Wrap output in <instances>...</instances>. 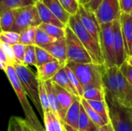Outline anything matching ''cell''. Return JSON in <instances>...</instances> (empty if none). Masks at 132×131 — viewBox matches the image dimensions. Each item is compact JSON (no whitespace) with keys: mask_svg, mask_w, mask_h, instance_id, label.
Masks as SVG:
<instances>
[{"mask_svg":"<svg viewBox=\"0 0 132 131\" xmlns=\"http://www.w3.org/2000/svg\"><path fill=\"white\" fill-rule=\"evenodd\" d=\"M5 73L6 74L9 83H11L16 94V97L21 104V107L23 110V113L25 114V120L36 131H46L45 128H43L40 121L37 118V116L35 113L31 104L27 100V94L22 86V84L16 74L14 66H9L6 70L5 71Z\"/></svg>","mask_w":132,"mask_h":131,"instance_id":"obj_1","label":"cell"},{"mask_svg":"<svg viewBox=\"0 0 132 131\" xmlns=\"http://www.w3.org/2000/svg\"><path fill=\"white\" fill-rule=\"evenodd\" d=\"M67 25L73 30L86 48L93 60V63L104 66V59L101 53L100 43L83 25L78 14L70 17Z\"/></svg>","mask_w":132,"mask_h":131,"instance_id":"obj_2","label":"cell"},{"mask_svg":"<svg viewBox=\"0 0 132 131\" xmlns=\"http://www.w3.org/2000/svg\"><path fill=\"white\" fill-rule=\"evenodd\" d=\"M67 65L75 73L84 88L89 85H94L104 90L103 81L104 66L94 63L87 64L69 63Z\"/></svg>","mask_w":132,"mask_h":131,"instance_id":"obj_3","label":"cell"},{"mask_svg":"<svg viewBox=\"0 0 132 131\" xmlns=\"http://www.w3.org/2000/svg\"><path fill=\"white\" fill-rule=\"evenodd\" d=\"M16 74L19 79L22 88L26 93L27 96L31 99L32 103L36 107L39 115L43 119L44 113L41 106L39 99V83L36 75L25 65L15 64L14 65Z\"/></svg>","mask_w":132,"mask_h":131,"instance_id":"obj_4","label":"cell"},{"mask_svg":"<svg viewBox=\"0 0 132 131\" xmlns=\"http://www.w3.org/2000/svg\"><path fill=\"white\" fill-rule=\"evenodd\" d=\"M65 39L67 43V63H74L87 64L93 63L89 53L68 25L66 27Z\"/></svg>","mask_w":132,"mask_h":131,"instance_id":"obj_5","label":"cell"},{"mask_svg":"<svg viewBox=\"0 0 132 131\" xmlns=\"http://www.w3.org/2000/svg\"><path fill=\"white\" fill-rule=\"evenodd\" d=\"M110 122L114 131H132V107L118 102H107Z\"/></svg>","mask_w":132,"mask_h":131,"instance_id":"obj_6","label":"cell"},{"mask_svg":"<svg viewBox=\"0 0 132 131\" xmlns=\"http://www.w3.org/2000/svg\"><path fill=\"white\" fill-rule=\"evenodd\" d=\"M100 46L104 59V67L116 66L113 22L101 25Z\"/></svg>","mask_w":132,"mask_h":131,"instance_id":"obj_7","label":"cell"},{"mask_svg":"<svg viewBox=\"0 0 132 131\" xmlns=\"http://www.w3.org/2000/svg\"><path fill=\"white\" fill-rule=\"evenodd\" d=\"M41 24L37 8L35 4H32L18 9L15 21L11 31L20 34L28 28L39 27Z\"/></svg>","mask_w":132,"mask_h":131,"instance_id":"obj_8","label":"cell"},{"mask_svg":"<svg viewBox=\"0 0 132 131\" xmlns=\"http://www.w3.org/2000/svg\"><path fill=\"white\" fill-rule=\"evenodd\" d=\"M119 68L117 66L105 68L103 76L104 88L105 92V99L107 102L120 103L118 73Z\"/></svg>","mask_w":132,"mask_h":131,"instance_id":"obj_9","label":"cell"},{"mask_svg":"<svg viewBox=\"0 0 132 131\" xmlns=\"http://www.w3.org/2000/svg\"><path fill=\"white\" fill-rule=\"evenodd\" d=\"M96 17L101 25L112 23L119 20L121 10L119 0H103L97 11Z\"/></svg>","mask_w":132,"mask_h":131,"instance_id":"obj_10","label":"cell"},{"mask_svg":"<svg viewBox=\"0 0 132 131\" xmlns=\"http://www.w3.org/2000/svg\"><path fill=\"white\" fill-rule=\"evenodd\" d=\"M78 15L85 29L100 43L101 24L99 23L95 13L87 9L84 5L80 4Z\"/></svg>","mask_w":132,"mask_h":131,"instance_id":"obj_11","label":"cell"},{"mask_svg":"<svg viewBox=\"0 0 132 131\" xmlns=\"http://www.w3.org/2000/svg\"><path fill=\"white\" fill-rule=\"evenodd\" d=\"M114 36V52L116 59V66L119 68L128 59V54L125 49L124 39L122 36L120 20L113 22Z\"/></svg>","mask_w":132,"mask_h":131,"instance_id":"obj_12","label":"cell"},{"mask_svg":"<svg viewBox=\"0 0 132 131\" xmlns=\"http://www.w3.org/2000/svg\"><path fill=\"white\" fill-rule=\"evenodd\" d=\"M120 25L124 39L126 52L128 56H132V17L130 14L121 12Z\"/></svg>","mask_w":132,"mask_h":131,"instance_id":"obj_13","label":"cell"},{"mask_svg":"<svg viewBox=\"0 0 132 131\" xmlns=\"http://www.w3.org/2000/svg\"><path fill=\"white\" fill-rule=\"evenodd\" d=\"M46 49L56 60L60 62L63 66L67 64V53L66 39H58L56 42L50 43L43 47Z\"/></svg>","mask_w":132,"mask_h":131,"instance_id":"obj_14","label":"cell"},{"mask_svg":"<svg viewBox=\"0 0 132 131\" xmlns=\"http://www.w3.org/2000/svg\"><path fill=\"white\" fill-rule=\"evenodd\" d=\"M65 66L61 64L57 60L48 63L43 66L36 67L37 73L36 76L39 80L46 82L51 80L54 76Z\"/></svg>","mask_w":132,"mask_h":131,"instance_id":"obj_15","label":"cell"},{"mask_svg":"<svg viewBox=\"0 0 132 131\" xmlns=\"http://www.w3.org/2000/svg\"><path fill=\"white\" fill-rule=\"evenodd\" d=\"M118 77L119 83L120 103L125 107H132V86L121 74L120 70H118Z\"/></svg>","mask_w":132,"mask_h":131,"instance_id":"obj_16","label":"cell"},{"mask_svg":"<svg viewBox=\"0 0 132 131\" xmlns=\"http://www.w3.org/2000/svg\"><path fill=\"white\" fill-rule=\"evenodd\" d=\"M39 18L41 19L42 23L45 24H50V25H54L61 28H66L67 25H65L46 6V5L40 0L35 3Z\"/></svg>","mask_w":132,"mask_h":131,"instance_id":"obj_17","label":"cell"},{"mask_svg":"<svg viewBox=\"0 0 132 131\" xmlns=\"http://www.w3.org/2000/svg\"><path fill=\"white\" fill-rule=\"evenodd\" d=\"M54 88L56 90V96L58 98L59 103H60L61 110H62V113H63V120H64L67 110L71 107L75 98L77 97H75L71 93H70L69 91H67V90L63 89V87L60 86L59 85H57L56 83H54Z\"/></svg>","mask_w":132,"mask_h":131,"instance_id":"obj_18","label":"cell"},{"mask_svg":"<svg viewBox=\"0 0 132 131\" xmlns=\"http://www.w3.org/2000/svg\"><path fill=\"white\" fill-rule=\"evenodd\" d=\"M47 94H48V98H49V103H50V111L53 113L54 114L57 115L60 119L61 120L63 124L64 123L63 113H62V110L60 107V105L58 101V98L56 93V90L54 88V83L52 80H49L45 82Z\"/></svg>","mask_w":132,"mask_h":131,"instance_id":"obj_19","label":"cell"},{"mask_svg":"<svg viewBox=\"0 0 132 131\" xmlns=\"http://www.w3.org/2000/svg\"><path fill=\"white\" fill-rule=\"evenodd\" d=\"M80 108H81V98L76 97L71 107L69 108V110L66 113L64 123L75 129H79V119H80Z\"/></svg>","mask_w":132,"mask_h":131,"instance_id":"obj_20","label":"cell"},{"mask_svg":"<svg viewBox=\"0 0 132 131\" xmlns=\"http://www.w3.org/2000/svg\"><path fill=\"white\" fill-rule=\"evenodd\" d=\"M46 6L65 25H67L71 15L64 9L59 0H41Z\"/></svg>","mask_w":132,"mask_h":131,"instance_id":"obj_21","label":"cell"},{"mask_svg":"<svg viewBox=\"0 0 132 131\" xmlns=\"http://www.w3.org/2000/svg\"><path fill=\"white\" fill-rule=\"evenodd\" d=\"M54 83L59 85L60 86L63 87V89L67 90V91H69L70 93H71L73 95H74L75 97H80L79 94L77 91V90L73 87V86L72 85L68 75L67 73L65 66L63 67L55 76L51 80Z\"/></svg>","mask_w":132,"mask_h":131,"instance_id":"obj_22","label":"cell"},{"mask_svg":"<svg viewBox=\"0 0 132 131\" xmlns=\"http://www.w3.org/2000/svg\"><path fill=\"white\" fill-rule=\"evenodd\" d=\"M18 9H10L0 14L1 32H9L12 30L15 21Z\"/></svg>","mask_w":132,"mask_h":131,"instance_id":"obj_23","label":"cell"},{"mask_svg":"<svg viewBox=\"0 0 132 131\" xmlns=\"http://www.w3.org/2000/svg\"><path fill=\"white\" fill-rule=\"evenodd\" d=\"M82 98L87 100H106L104 90L94 85H89L84 88Z\"/></svg>","mask_w":132,"mask_h":131,"instance_id":"obj_24","label":"cell"},{"mask_svg":"<svg viewBox=\"0 0 132 131\" xmlns=\"http://www.w3.org/2000/svg\"><path fill=\"white\" fill-rule=\"evenodd\" d=\"M34 4L31 0H0V14L10 9H18Z\"/></svg>","mask_w":132,"mask_h":131,"instance_id":"obj_25","label":"cell"},{"mask_svg":"<svg viewBox=\"0 0 132 131\" xmlns=\"http://www.w3.org/2000/svg\"><path fill=\"white\" fill-rule=\"evenodd\" d=\"M87 102L107 124L110 122L109 108L106 100H87Z\"/></svg>","mask_w":132,"mask_h":131,"instance_id":"obj_26","label":"cell"},{"mask_svg":"<svg viewBox=\"0 0 132 131\" xmlns=\"http://www.w3.org/2000/svg\"><path fill=\"white\" fill-rule=\"evenodd\" d=\"M97 128L98 127L90 120L81 104L79 119V130L82 131H95Z\"/></svg>","mask_w":132,"mask_h":131,"instance_id":"obj_27","label":"cell"},{"mask_svg":"<svg viewBox=\"0 0 132 131\" xmlns=\"http://www.w3.org/2000/svg\"><path fill=\"white\" fill-rule=\"evenodd\" d=\"M40 29L44 30L48 35L56 39H65L66 37V28H61L54 25L42 23L39 26Z\"/></svg>","mask_w":132,"mask_h":131,"instance_id":"obj_28","label":"cell"},{"mask_svg":"<svg viewBox=\"0 0 132 131\" xmlns=\"http://www.w3.org/2000/svg\"><path fill=\"white\" fill-rule=\"evenodd\" d=\"M81 104L83 106V107L84 108L86 113H87V115L89 116V117L90 118V120L98 127H102L105 124H107V123L102 119V117L92 108V107L89 104V103L87 102V100L81 98Z\"/></svg>","mask_w":132,"mask_h":131,"instance_id":"obj_29","label":"cell"},{"mask_svg":"<svg viewBox=\"0 0 132 131\" xmlns=\"http://www.w3.org/2000/svg\"><path fill=\"white\" fill-rule=\"evenodd\" d=\"M38 27H30L20 33V38L19 43L25 46H35L36 32Z\"/></svg>","mask_w":132,"mask_h":131,"instance_id":"obj_30","label":"cell"},{"mask_svg":"<svg viewBox=\"0 0 132 131\" xmlns=\"http://www.w3.org/2000/svg\"><path fill=\"white\" fill-rule=\"evenodd\" d=\"M57 39L53 38L50 35H48L44 30L38 27L36 32V39H35V46L39 47H44L50 43L56 42Z\"/></svg>","mask_w":132,"mask_h":131,"instance_id":"obj_31","label":"cell"},{"mask_svg":"<svg viewBox=\"0 0 132 131\" xmlns=\"http://www.w3.org/2000/svg\"><path fill=\"white\" fill-rule=\"evenodd\" d=\"M36 56L37 67L56 60V59H54L46 49L36 46Z\"/></svg>","mask_w":132,"mask_h":131,"instance_id":"obj_32","label":"cell"},{"mask_svg":"<svg viewBox=\"0 0 132 131\" xmlns=\"http://www.w3.org/2000/svg\"><path fill=\"white\" fill-rule=\"evenodd\" d=\"M39 99H40V103L41 106L43 110V113L45 112H50V103H49V98H48V94L45 85V82L39 80Z\"/></svg>","mask_w":132,"mask_h":131,"instance_id":"obj_33","label":"cell"},{"mask_svg":"<svg viewBox=\"0 0 132 131\" xmlns=\"http://www.w3.org/2000/svg\"><path fill=\"white\" fill-rule=\"evenodd\" d=\"M64 9L72 16L78 14L80 1V0H59Z\"/></svg>","mask_w":132,"mask_h":131,"instance_id":"obj_34","label":"cell"},{"mask_svg":"<svg viewBox=\"0 0 132 131\" xmlns=\"http://www.w3.org/2000/svg\"><path fill=\"white\" fill-rule=\"evenodd\" d=\"M23 65L26 66H36L37 67L36 64V46H27Z\"/></svg>","mask_w":132,"mask_h":131,"instance_id":"obj_35","label":"cell"},{"mask_svg":"<svg viewBox=\"0 0 132 131\" xmlns=\"http://www.w3.org/2000/svg\"><path fill=\"white\" fill-rule=\"evenodd\" d=\"M20 34L9 31V32H1L0 33V42H5L10 46H14L19 42Z\"/></svg>","mask_w":132,"mask_h":131,"instance_id":"obj_36","label":"cell"},{"mask_svg":"<svg viewBox=\"0 0 132 131\" xmlns=\"http://www.w3.org/2000/svg\"><path fill=\"white\" fill-rule=\"evenodd\" d=\"M65 69H66L67 73L68 75V77H69V79H70L72 85L77 90V93L79 94V97L80 98H82L83 97V95H84V87L82 86L80 80H78V78L77 77V76L75 75V73L72 71V69L67 65L65 66Z\"/></svg>","mask_w":132,"mask_h":131,"instance_id":"obj_37","label":"cell"},{"mask_svg":"<svg viewBox=\"0 0 132 131\" xmlns=\"http://www.w3.org/2000/svg\"><path fill=\"white\" fill-rule=\"evenodd\" d=\"M26 46H25L21 43H17V44L12 46L14 56H15V63H16L15 64L23 65Z\"/></svg>","mask_w":132,"mask_h":131,"instance_id":"obj_38","label":"cell"},{"mask_svg":"<svg viewBox=\"0 0 132 131\" xmlns=\"http://www.w3.org/2000/svg\"><path fill=\"white\" fill-rule=\"evenodd\" d=\"M119 70L121 74L125 77V79L129 82V83L132 86V66L125 61L120 67Z\"/></svg>","mask_w":132,"mask_h":131,"instance_id":"obj_39","label":"cell"},{"mask_svg":"<svg viewBox=\"0 0 132 131\" xmlns=\"http://www.w3.org/2000/svg\"><path fill=\"white\" fill-rule=\"evenodd\" d=\"M0 49H2L7 55V56L9 58V59L11 60V62L12 63V64L14 66L16 63H15V56H14L12 46H10L5 42H0Z\"/></svg>","mask_w":132,"mask_h":131,"instance_id":"obj_40","label":"cell"},{"mask_svg":"<svg viewBox=\"0 0 132 131\" xmlns=\"http://www.w3.org/2000/svg\"><path fill=\"white\" fill-rule=\"evenodd\" d=\"M43 121H44V127L46 131H56L54 123L53 120V117L51 115V112H45L44 117H43Z\"/></svg>","mask_w":132,"mask_h":131,"instance_id":"obj_41","label":"cell"},{"mask_svg":"<svg viewBox=\"0 0 132 131\" xmlns=\"http://www.w3.org/2000/svg\"><path fill=\"white\" fill-rule=\"evenodd\" d=\"M121 12L131 14L132 11V0H119Z\"/></svg>","mask_w":132,"mask_h":131,"instance_id":"obj_42","label":"cell"},{"mask_svg":"<svg viewBox=\"0 0 132 131\" xmlns=\"http://www.w3.org/2000/svg\"><path fill=\"white\" fill-rule=\"evenodd\" d=\"M103 0H90L86 5H84L87 9L95 13Z\"/></svg>","mask_w":132,"mask_h":131,"instance_id":"obj_43","label":"cell"},{"mask_svg":"<svg viewBox=\"0 0 132 131\" xmlns=\"http://www.w3.org/2000/svg\"><path fill=\"white\" fill-rule=\"evenodd\" d=\"M14 119V124H15V131H24L22 124V118L13 117Z\"/></svg>","mask_w":132,"mask_h":131,"instance_id":"obj_44","label":"cell"},{"mask_svg":"<svg viewBox=\"0 0 132 131\" xmlns=\"http://www.w3.org/2000/svg\"><path fill=\"white\" fill-rule=\"evenodd\" d=\"M95 131H114V128L112 127V124L111 122L108 123L107 124L102 126V127H98Z\"/></svg>","mask_w":132,"mask_h":131,"instance_id":"obj_45","label":"cell"},{"mask_svg":"<svg viewBox=\"0 0 132 131\" xmlns=\"http://www.w3.org/2000/svg\"><path fill=\"white\" fill-rule=\"evenodd\" d=\"M22 124L24 131H36L33 127H32V126L25 119L22 118Z\"/></svg>","mask_w":132,"mask_h":131,"instance_id":"obj_46","label":"cell"},{"mask_svg":"<svg viewBox=\"0 0 132 131\" xmlns=\"http://www.w3.org/2000/svg\"><path fill=\"white\" fill-rule=\"evenodd\" d=\"M7 131H15V124H14V119L13 117H11L9 121V126Z\"/></svg>","mask_w":132,"mask_h":131,"instance_id":"obj_47","label":"cell"},{"mask_svg":"<svg viewBox=\"0 0 132 131\" xmlns=\"http://www.w3.org/2000/svg\"><path fill=\"white\" fill-rule=\"evenodd\" d=\"M64 128H65L66 131H82L80 130L79 129H75V128H73V127L69 126V125L67 124H64Z\"/></svg>","mask_w":132,"mask_h":131,"instance_id":"obj_48","label":"cell"},{"mask_svg":"<svg viewBox=\"0 0 132 131\" xmlns=\"http://www.w3.org/2000/svg\"><path fill=\"white\" fill-rule=\"evenodd\" d=\"M126 61H127V62H128V63L132 66V56H128Z\"/></svg>","mask_w":132,"mask_h":131,"instance_id":"obj_49","label":"cell"},{"mask_svg":"<svg viewBox=\"0 0 132 131\" xmlns=\"http://www.w3.org/2000/svg\"><path fill=\"white\" fill-rule=\"evenodd\" d=\"M80 3L82 4V5H86L90 0H80Z\"/></svg>","mask_w":132,"mask_h":131,"instance_id":"obj_50","label":"cell"},{"mask_svg":"<svg viewBox=\"0 0 132 131\" xmlns=\"http://www.w3.org/2000/svg\"><path fill=\"white\" fill-rule=\"evenodd\" d=\"M31 1H32V2L35 4V3H36L37 2H39V1H40V0H31Z\"/></svg>","mask_w":132,"mask_h":131,"instance_id":"obj_51","label":"cell"},{"mask_svg":"<svg viewBox=\"0 0 132 131\" xmlns=\"http://www.w3.org/2000/svg\"><path fill=\"white\" fill-rule=\"evenodd\" d=\"M130 15H131V16L132 17V11H131V14H130Z\"/></svg>","mask_w":132,"mask_h":131,"instance_id":"obj_52","label":"cell"}]
</instances>
